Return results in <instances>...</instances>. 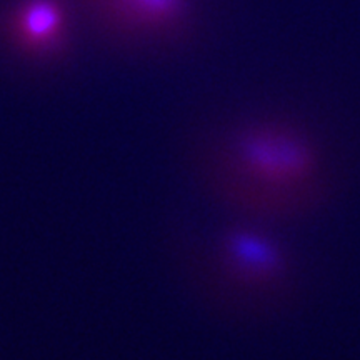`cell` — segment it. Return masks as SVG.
<instances>
[{"instance_id":"obj_1","label":"cell","mask_w":360,"mask_h":360,"mask_svg":"<svg viewBox=\"0 0 360 360\" xmlns=\"http://www.w3.org/2000/svg\"><path fill=\"white\" fill-rule=\"evenodd\" d=\"M209 182L232 217L287 229L332 197L334 152L300 120L254 115L222 134L209 160Z\"/></svg>"},{"instance_id":"obj_2","label":"cell","mask_w":360,"mask_h":360,"mask_svg":"<svg viewBox=\"0 0 360 360\" xmlns=\"http://www.w3.org/2000/svg\"><path fill=\"white\" fill-rule=\"evenodd\" d=\"M285 227L232 217L215 244V265L231 294L257 305L276 304L294 290L299 260Z\"/></svg>"},{"instance_id":"obj_4","label":"cell","mask_w":360,"mask_h":360,"mask_svg":"<svg viewBox=\"0 0 360 360\" xmlns=\"http://www.w3.org/2000/svg\"><path fill=\"white\" fill-rule=\"evenodd\" d=\"M120 15L137 25L170 24L182 12L184 0H114Z\"/></svg>"},{"instance_id":"obj_3","label":"cell","mask_w":360,"mask_h":360,"mask_svg":"<svg viewBox=\"0 0 360 360\" xmlns=\"http://www.w3.org/2000/svg\"><path fill=\"white\" fill-rule=\"evenodd\" d=\"M62 29L60 8L53 0H27L15 17V39L32 53L56 51Z\"/></svg>"}]
</instances>
